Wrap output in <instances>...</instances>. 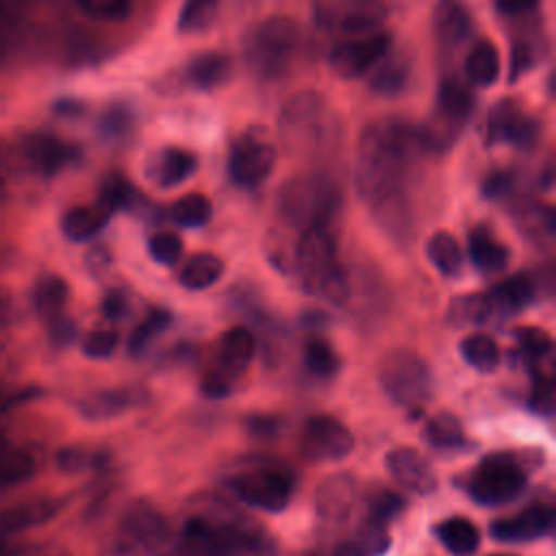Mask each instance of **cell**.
I'll return each instance as SVG.
<instances>
[{"instance_id":"34","label":"cell","mask_w":556,"mask_h":556,"mask_svg":"<svg viewBox=\"0 0 556 556\" xmlns=\"http://www.w3.org/2000/svg\"><path fill=\"white\" fill-rule=\"evenodd\" d=\"M230 63L224 54L219 52H206L195 56L189 67H187V80L195 87V89H215L217 85H222L228 76Z\"/></svg>"},{"instance_id":"21","label":"cell","mask_w":556,"mask_h":556,"mask_svg":"<svg viewBox=\"0 0 556 556\" xmlns=\"http://www.w3.org/2000/svg\"><path fill=\"white\" fill-rule=\"evenodd\" d=\"M67 285L59 276H46L35 287V306L41 319L50 326L56 339L67 341L72 337V321L65 317Z\"/></svg>"},{"instance_id":"54","label":"cell","mask_w":556,"mask_h":556,"mask_svg":"<svg viewBox=\"0 0 556 556\" xmlns=\"http://www.w3.org/2000/svg\"><path fill=\"white\" fill-rule=\"evenodd\" d=\"M15 545L11 543V530L0 519V556H13Z\"/></svg>"},{"instance_id":"1","label":"cell","mask_w":556,"mask_h":556,"mask_svg":"<svg viewBox=\"0 0 556 556\" xmlns=\"http://www.w3.org/2000/svg\"><path fill=\"white\" fill-rule=\"evenodd\" d=\"M426 150L419 128L382 117L371 122L356 146L354 180L358 195L374 206L382 224L395 232L408 226L402 182L417 152Z\"/></svg>"},{"instance_id":"32","label":"cell","mask_w":556,"mask_h":556,"mask_svg":"<svg viewBox=\"0 0 556 556\" xmlns=\"http://www.w3.org/2000/svg\"><path fill=\"white\" fill-rule=\"evenodd\" d=\"M493 306L484 293H463L456 295L447 306V321L456 328L480 326L489 319Z\"/></svg>"},{"instance_id":"17","label":"cell","mask_w":556,"mask_h":556,"mask_svg":"<svg viewBox=\"0 0 556 556\" xmlns=\"http://www.w3.org/2000/svg\"><path fill=\"white\" fill-rule=\"evenodd\" d=\"M539 126L536 122L526 115L513 100H502L489 115L486 122V139L504 141L515 148H530L536 141Z\"/></svg>"},{"instance_id":"59","label":"cell","mask_w":556,"mask_h":556,"mask_svg":"<svg viewBox=\"0 0 556 556\" xmlns=\"http://www.w3.org/2000/svg\"><path fill=\"white\" fill-rule=\"evenodd\" d=\"M0 17H2V2H0Z\"/></svg>"},{"instance_id":"14","label":"cell","mask_w":556,"mask_h":556,"mask_svg":"<svg viewBox=\"0 0 556 556\" xmlns=\"http://www.w3.org/2000/svg\"><path fill=\"white\" fill-rule=\"evenodd\" d=\"M354 450V437L339 419L330 415H313L304 421L300 434V452L311 463L341 460Z\"/></svg>"},{"instance_id":"35","label":"cell","mask_w":556,"mask_h":556,"mask_svg":"<svg viewBox=\"0 0 556 556\" xmlns=\"http://www.w3.org/2000/svg\"><path fill=\"white\" fill-rule=\"evenodd\" d=\"M424 439L432 447L452 450V447H460L465 443V430H463V424L456 415L437 413L434 417L428 419V424L424 428Z\"/></svg>"},{"instance_id":"43","label":"cell","mask_w":556,"mask_h":556,"mask_svg":"<svg viewBox=\"0 0 556 556\" xmlns=\"http://www.w3.org/2000/svg\"><path fill=\"white\" fill-rule=\"evenodd\" d=\"M515 341L521 350V354L530 361H539L549 354L552 350V337L536 326H521L515 330Z\"/></svg>"},{"instance_id":"45","label":"cell","mask_w":556,"mask_h":556,"mask_svg":"<svg viewBox=\"0 0 556 556\" xmlns=\"http://www.w3.org/2000/svg\"><path fill=\"white\" fill-rule=\"evenodd\" d=\"M78 7L96 20H124L130 13V0H76Z\"/></svg>"},{"instance_id":"23","label":"cell","mask_w":556,"mask_h":556,"mask_svg":"<svg viewBox=\"0 0 556 556\" xmlns=\"http://www.w3.org/2000/svg\"><path fill=\"white\" fill-rule=\"evenodd\" d=\"M432 26L443 46H456L469 35L471 15L460 0H439L432 13Z\"/></svg>"},{"instance_id":"49","label":"cell","mask_w":556,"mask_h":556,"mask_svg":"<svg viewBox=\"0 0 556 556\" xmlns=\"http://www.w3.org/2000/svg\"><path fill=\"white\" fill-rule=\"evenodd\" d=\"M534 63V52L530 46L521 43L513 50V61H510V78L515 80L519 74H523L526 70H530Z\"/></svg>"},{"instance_id":"46","label":"cell","mask_w":556,"mask_h":556,"mask_svg":"<svg viewBox=\"0 0 556 556\" xmlns=\"http://www.w3.org/2000/svg\"><path fill=\"white\" fill-rule=\"evenodd\" d=\"M119 334L113 328H96L83 339V352L89 358H106L117 348Z\"/></svg>"},{"instance_id":"12","label":"cell","mask_w":556,"mask_h":556,"mask_svg":"<svg viewBox=\"0 0 556 556\" xmlns=\"http://www.w3.org/2000/svg\"><path fill=\"white\" fill-rule=\"evenodd\" d=\"M473 98L458 80H443L437 93V122L430 128H419L426 150H441L454 139L456 130L469 117Z\"/></svg>"},{"instance_id":"41","label":"cell","mask_w":556,"mask_h":556,"mask_svg":"<svg viewBox=\"0 0 556 556\" xmlns=\"http://www.w3.org/2000/svg\"><path fill=\"white\" fill-rule=\"evenodd\" d=\"M169 324H172V315H169L167 311H163V308L150 311L148 317H146V319L132 330V334H130V341H128L130 352H132L135 356H141V354L148 350V345H150L165 328H169Z\"/></svg>"},{"instance_id":"25","label":"cell","mask_w":556,"mask_h":556,"mask_svg":"<svg viewBox=\"0 0 556 556\" xmlns=\"http://www.w3.org/2000/svg\"><path fill=\"white\" fill-rule=\"evenodd\" d=\"M109 215L111 211L102 202L93 206H74L61 219L63 235L72 241H87L102 230Z\"/></svg>"},{"instance_id":"19","label":"cell","mask_w":556,"mask_h":556,"mask_svg":"<svg viewBox=\"0 0 556 556\" xmlns=\"http://www.w3.org/2000/svg\"><path fill=\"white\" fill-rule=\"evenodd\" d=\"M554 526V510L547 504H532L513 517L491 523V536L502 543H523L549 534Z\"/></svg>"},{"instance_id":"47","label":"cell","mask_w":556,"mask_h":556,"mask_svg":"<svg viewBox=\"0 0 556 556\" xmlns=\"http://www.w3.org/2000/svg\"><path fill=\"white\" fill-rule=\"evenodd\" d=\"M404 504H406L404 497H400L393 491L382 489V491H376L374 495H369V513L367 515L387 523L389 519H393L404 508Z\"/></svg>"},{"instance_id":"26","label":"cell","mask_w":556,"mask_h":556,"mask_svg":"<svg viewBox=\"0 0 556 556\" xmlns=\"http://www.w3.org/2000/svg\"><path fill=\"white\" fill-rule=\"evenodd\" d=\"M469 258L480 271H502L508 265V248L500 243L486 228H476L469 235Z\"/></svg>"},{"instance_id":"29","label":"cell","mask_w":556,"mask_h":556,"mask_svg":"<svg viewBox=\"0 0 556 556\" xmlns=\"http://www.w3.org/2000/svg\"><path fill=\"white\" fill-rule=\"evenodd\" d=\"M224 274V261L215 254L200 252L189 258V263L182 267L178 282L189 291H202L213 287Z\"/></svg>"},{"instance_id":"5","label":"cell","mask_w":556,"mask_h":556,"mask_svg":"<svg viewBox=\"0 0 556 556\" xmlns=\"http://www.w3.org/2000/svg\"><path fill=\"white\" fill-rule=\"evenodd\" d=\"M339 204V189L328 178L315 174L291 178L278 195L280 215L300 230L315 224L328 226Z\"/></svg>"},{"instance_id":"9","label":"cell","mask_w":556,"mask_h":556,"mask_svg":"<svg viewBox=\"0 0 556 556\" xmlns=\"http://www.w3.org/2000/svg\"><path fill=\"white\" fill-rule=\"evenodd\" d=\"M228 489L252 508L278 513L293 495V476L282 467H258L235 476L228 482Z\"/></svg>"},{"instance_id":"50","label":"cell","mask_w":556,"mask_h":556,"mask_svg":"<svg viewBox=\"0 0 556 556\" xmlns=\"http://www.w3.org/2000/svg\"><path fill=\"white\" fill-rule=\"evenodd\" d=\"M539 0H495V7L502 15L508 17H519L523 13H530L532 9H536Z\"/></svg>"},{"instance_id":"42","label":"cell","mask_w":556,"mask_h":556,"mask_svg":"<svg viewBox=\"0 0 556 556\" xmlns=\"http://www.w3.org/2000/svg\"><path fill=\"white\" fill-rule=\"evenodd\" d=\"M367 556H380L389 549L391 545V536L387 530V523L367 515V519H363V523L356 530V541H354Z\"/></svg>"},{"instance_id":"18","label":"cell","mask_w":556,"mask_h":556,"mask_svg":"<svg viewBox=\"0 0 556 556\" xmlns=\"http://www.w3.org/2000/svg\"><path fill=\"white\" fill-rule=\"evenodd\" d=\"M384 463L393 480L415 495H430L439 484L434 469L415 447H393Z\"/></svg>"},{"instance_id":"15","label":"cell","mask_w":556,"mask_h":556,"mask_svg":"<svg viewBox=\"0 0 556 556\" xmlns=\"http://www.w3.org/2000/svg\"><path fill=\"white\" fill-rule=\"evenodd\" d=\"M389 48H391V35L374 30V33L337 43L330 50L328 63H330V70L341 78H358L371 67H376L378 61L389 54Z\"/></svg>"},{"instance_id":"56","label":"cell","mask_w":556,"mask_h":556,"mask_svg":"<svg viewBox=\"0 0 556 556\" xmlns=\"http://www.w3.org/2000/svg\"><path fill=\"white\" fill-rule=\"evenodd\" d=\"M9 404H11V395H4V393H0V410H4Z\"/></svg>"},{"instance_id":"13","label":"cell","mask_w":556,"mask_h":556,"mask_svg":"<svg viewBox=\"0 0 556 556\" xmlns=\"http://www.w3.org/2000/svg\"><path fill=\"white\" fill-rule=\"evenodd\" d=\"M276 163L274 143L261 132H245L228 156V174L237 187L254 189L267 180Z\"/></svg>"},{"instance_id":"20","label":"cell","mask_w":556,"mask_h":556,"mask_svg":"<svg viewBox=\"0 0 556 556\" xmlns=\"http://www.w3.org/2000/svg\"><path fill=\"white\" fill-rule=\"evenodd\" d=\"M356 495V480L348 473H334L319 484L315 493V513L328 523H339L354 508Z\"/></svg>"},{"instance_id":"3","label":"cell","mask_w":556,"mask_h":556,"mask_svg":"<svg viewBox=\"0 0 556 556\" xmlns=\"http://www.w3.org/2000/svg\"><path fill=\"white\" fill-rule=\"evenodd\" d=\"M187 556H274L269 541L239 519L191 515L182 526Z\"/></svg>"},{"instance_id":"53","label":"cell","mask_w":556,"mask_h":556,"mask_svg":"<svg viewBox=\"0 0 556 556\" xmlns=\"http://www.w3.org/2000/svg\"><path fill=\"white\" fill-rule=\"evenodd\" d=\"M124 300H122V295H111V298H106V302H104V306H102V311L106 313V317H111V319H117L122 313H124Z\"/></svg>"},{"instance_id":"58","label":"cell","mask_w":556,"mask_h":556,"mask_svg":"<svg viewBox=\"0 0 556 556\" xmlns=\"http://www.w3.org/2000/svg\"><path fill=\"white\" fill-rule=\"evenodd\" d=\"M495 556H510V554H495Z\"/></svg>"},{"instance_id":"16","label":"cell","mask_w":556,"mask_h":556,"mask_svg":"<svg viewBox=\"0 0 556 556\" xmlns=\"http://www.w3.org/2000/svg\"><path fill=\"white\" fill-rule=\"evenodd\" d=\"M122 534L130 545L156 556L163 554L172 543L165 517L156 508L139 502L126 510L122 519Z\"/></svg>"},{"instance_id":"22","label":"cell","mask_w":556,"mask_h":556,"mask_svg":"<svg viewBox=\"0 0 556 556\" xmlns=\"http://www.w3.org/2000/svg\"><path fill=\"white\" fill-rule=\"evenodd\" d=\"M198 167V159L193 152L185 148H163L150 154L146 163V176L152 185L161 189L176 187L185 182Z\"/></svg>"},{"instance_id":"11","label":"cell","mask_w":556,"mask_h":556,"mask_svg":"<svg viewBox=\"0 0 556 556\" xmlns=\"http://www.w3.org/2000/svg\"><path fill=\"white\" fill-rule=\"evenodd\" d=\"M254 354H256L254 334L243 326L228 328L217 343L215 369H211V374H206L202 389L213 397L228 395L232 380L241 371L248 369Z\"/></svg>"},{"instance_id":"37","label":"cell","mask_w":556,"mask_h":556,"mask_svg":"<svg viewBox=\"0 0 556 556\" xmlns=\"http://www.w3.org/2000/svg\"><path fill=\"white\" fill-rule=\"evenodd\" d=\"M408 78V63L402 56H384L378 61L374 76H371V89L382 96H393L404 89Z\"/></svg>"},{"instance_id":"10","label":"cell","mask_w":556,"mask_h":556,"mask_svg":"<svg viewBox=\"0 0 556 556\" xmlns=\"http://www.w3.org/2000/svg\"><path fill=\"white\" fill-rule=\"evenodd\" d=\"M313 15L321 28L365 35L387 20L389 7L384 0H315Z\"/></svg>"},{"instance_id":"2","label":"cell","mask_w":556,"mask_h":556,"mask_svg":"<svg viewBox=\"0 0 556 556\" xmlns=\"http://www.w3.org/2000/svg\"><path fill=\"white\" fill-rule=\"evenodd\" d=\"M293 267L302 285L315 298L343 306L350 298L348 274L337 258V243L330 226L315 224L300 230L293 248Z\"/></svg>"},{"instance_id":"38","label":"cell","mask_w":556,"mask_h":556,"mask_svg":"<svg viewBox=\"0 0 556 556\" xmlns=\"http://www.w3.org/2000/svg\"><path fill=\"white\" fill-rule=\"evenodd\" d=\"M217 15V0H185L178 13V33L195 35L206 30Z\"/></svg>"},{"instance_id":"7","label":"cell","mask_w":556,"mask_h":556,"mask_svg":"<svg viewBox=\"0 0 556 556\" xmlns=\"http://www.w3.org/2000/svg\"><path fill=\"white\" fill-rule=\"evenodd\" d=\"M280 135L289 148H319L334 137V122L328 102L313 91L287 100L280 113Z\"/></svg>"},{"instance_id":"4","label":"cell","mask_w":556,"mask_h":556,"mask_svg":"<svg viewBox=\"0 0 556 556\" xmlns=\"http://www.w3.org/2000/svg\"><path fill=\"white\" fill-rule=\"evenodd\" d=\"M298 26L282 15L267 17L256 24L245 37L248 67L265 80L280 78L298 52Z\"/></svg>"},{"instance_id":"24","label":"cell","mask_w":556,"mask_h":556,"mask_svg":"<svg viewBox=\"0 0 556 556\" xmlns=\"http://www.w3.org/2000/svg\"><path fill=\"white\" fill-rule=\"evenodd\" d=\"M489 300L493 308L506 315L521 313L534 300V282L528 274H513L491 291Z\"/></svg>"},{"instance_id":"30","label":"cell","mask_w":556,"mask_h":556,"mask_svg":"<svg viewBox=\"0 0 556 556\" xmlns=\"http://www.w3.org/2000/svg\"><path fill=\"white\" fill-rule=\"evenodd\" d=\"M460 356L469 367H473L476 371H482V374L493 371L502 361L500 345L495 343L493 337H489L484 332L467 334L460 341Z\"/></svg>"},{"instance_id":"27","label":"cell","mask_w":556,"mask_h":556,"mask_svg":"<svg viewBox=\"0 0 556 556\" xmlns=\"http://www.w3.org/2000/svg\"><path fill=\"white\" fill-rule=\"evenodd\" d=\"M434 532L454 556H471L480 547V530L465 517H450L441 521Z\"/></svg>"},{"instance_id":"33","label":"cell","mask_w":556,"mask_h":556,"mask_svg":"<svg viewBox=\"0 0 556 556\" xmlns=\"http://www.w3.org/2000/svg\"><path fill=\"white\" fill-rule=\"evenodd\" d=\"M426 252H428V258L430 263L439 269V274L452 278V276H458L460 269H463V250L458 245V241L445 232V230H439L434 232L430 239H428V245H426Z\"/></svg>"},{"instance_id":"39","label":"cell","mask_w":556,"mask_h":556,"mask_svg":"<svg viewBox=\"0 0 556 556\" xmlns=\"http://www.w3.org/2000/svg\"><path fill=\"white\" fill-rule=\"evenodd\" d=\"M211 202L202 193H187L172 206V217L176 224L185 228H198L204 226L211 219Z\"/></svg>"},{"instance_id":"40","label":"cell","mask_w":556,"mask_h":556,"mask_svg":"<svg viewBox=\"0 0 556 556\" xmlns=\"http://www.w3.org/2000/svg\"><path fill=\"white\" fill-rule=\"evenodd\" d=\"M304 365L317 378H330L339 369V356L324 339H308L304 345Z\"/></svg>"},{"instance_id":"57","label":"cell","mask_w":556,"mask_h":556,"mask_svg":"<svg viewBox=\"0 0 556 556\" xmlns=\"http://www.w3.org/2000/svg\"><path fill=\"white\" fill-rule=\"evenodd\" d=\"M4 317H7V304H4V298L0 295V324L4 321Z\"/></svg>"},{"instance_id":"31","label":"cell","mask_w":556,"mask_h":556,"mask_svg":"<svg viewBox=\"0 0 556 556\" xmlns=\"http://www.w3.org/2000/svg\"><path fill=\"white\" fill-rule=\"evenodd\" d=\"M37 469L35 456L28 450L0 443V489L26 482Z\"/></svg>"},{"instance_id":"48","label":"cell","mask_w":556,"mask_h":556,"mask_svg":"<svg viewBox=\"0 0 556 556\" xmlns=\"http://www.w3.org/2000/svg\"><path fill=\"white\" fill-rule=\"evenodd\" d=\"M530 408L539 415H552L554 410V384L552 378H541L536 380L532 395H530Z\"/></svg>"},{"instance_id":"55","label":"cell","mask_w":556,"mask_h":556,"mask_svg":"<svg viewBox=\"0 0 556 556\" xmlns=\"http://www.w3.org/2000/svg\"><path fill=\"white\" fill-rule=\"evenodd\" d=\"M330 556H367V554L356 543H341L334 547Z\"/></svg>"},{"instance_id":"28","label":"cell","mask_w":556,"mask_h":556,"mask_svg":"<svg viewBox=\"0 0 556 556\" xmlns=\"http://www.w3.org/2000/svg\"><path fill=\"white\" fill-rule=\"evenodd\" d=\"M500 70H502L500 52L491 41H480L469 50L465 61V72L471 85H478V87L493 85L500 78Z\"/></svg>"},{"instance_id":"36","label":"cell","mask_w":556,"mask_h":556,"mask_svg":"<svg viewBox=\"0 0 556 556\" xmlns=\"http://www.w3.org/2000/svg\"><path fill=\"white\" fill-rule=\"evenodd\" d=\"M137 402H139V397L126 389L102 391V393H96L89 400H85L83 413L91 419H109V417H115V415L128 410Z\"/></svg>"},{"instance_id":"44","label":"cell","mask_w":556,"mask_h":556,"mask_svg":"<svg viewBox=\"0 0 556 556\" xmlns=\"http://www.w3.org/2000/svg\"><path fill=\"white\" fill-rule=\"evenodd\" d=\"M148 252L152 261L161 265H174L182 254V241L174 232H156L148 241Z\"/></svg>"},{"instance_id":"51","label":"cell","mask_w":556,"mask_h":556,"mask_svg":"<svg viewBox=\"0 0 556 556\" xmlns=\"http://www.w3.org/2000/svg\"><path fill=\"white\" fill-rule=\"evenodd\" d=\"M510 187V178L506 174H495L491 178L484 180V187H482V193L486 198H500L506 189Z\"/></svg>"},{"instance_id":"52","label":"cell","mask_w":556,"mask_h":556,"mask_svg":"<svg viewBox=\"0 0 556 556\" xmlns=\"http://www.w3.org/2000/svg\"><path fill=\"white\" fill-rule=\"evenodd\" d=\"M248 428L254 432V434H267V432H274L276 430V421L274 419H267V417H252L248 421Z\"/></svg>"},{"instance_id":"8","label":"cell","mask_w":556,"mask_h":556,"mask_svg":"<svg viewBox=\"0 0 556 556\" xmlns=\"http://www.w3.org/2000/svg\"><path fill=\"white\" fill-rule=\"evenodd\" d=\"M526 486V473L521 465L504 454L486 456L473 469L467 493L482 506H500L513 502Z\"/></svg>"},{"instance_id":"6","label":"cell","mask_w":556,"mask_h":556,"mask_svg":"<svg viewBox=\"0 0 556 556\" xmlns=\"http://www.w3.org/2000/svg\"><path fill=\"white\" fill-rule=\"evenodd\" d=\"M378 380L387 397L400 408H419L432 395V371L410 350H391L382 356Z\"/></svg>"}]
</instances>
